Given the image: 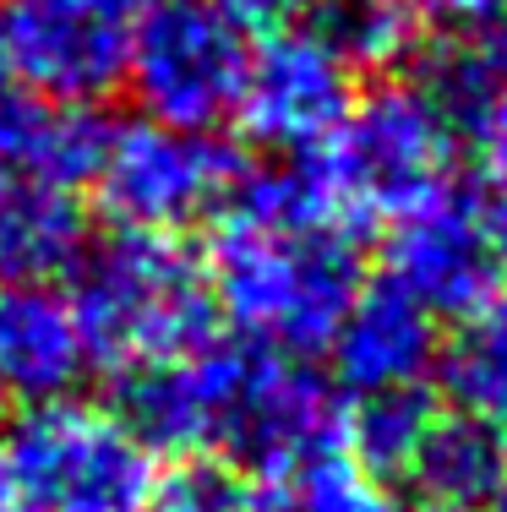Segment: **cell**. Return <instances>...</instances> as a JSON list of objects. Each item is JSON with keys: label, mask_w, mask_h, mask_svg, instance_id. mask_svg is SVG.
I'll use <instances>...</instances> for the list:
<instances>
[{"label": "cell", "mask_w": 507, "mask_h": 512, "mask_svg": "<svg viewBox=\"0 0 507 512\" xmlns=\"http://www.w3.org/2000/svg\"><path fill=\"white\" fill-rule=\"evenodd\" d=\"M202 273L251 344L295 360L322 355L366 289L355 224L338 218L306 158L235 180Z\"/></svg>", "instance_id": "cell-1"}, {"label": "cell", "mask_w": 507, "mask_h": 512, "mask_svg": "<svg viewBox=\"0 0 507 512\" xmlns=\"http://www.w3.org/2000/svg\"><path fill=\"white\" fill-rule=\"evenodd\" d=\"M66 300L88 365H104L115 382L202 349L219 322L208 273L175 235L115 229L99 246H82Z\"/></svg>", "instance_id": "cell-2"}, {"label": "cell", "mask_w": 507, "mask_h": 512, "mask_svg": "<svg viewBox=\"0 0 507 512\" xmlns=\"http://www.w3.org/2000/svg\"><path fill=\"white\" fill-rule=\"evenodd\" d=\"M453 137L426 104L420 88L382 82L366 99L349 104L344 126L328 137V148L311 153L328 202L344 224H393L415 213L420 202L453 191Z\"/></svg>", "instance_id": "cell-3"}, {"label": "cell", "mask_w": 507, "mask_h": 512, "mask_svg": "<svg viewBox=\"0 0 507 512\" xmlns=\"http://www.w3.org/2000/svg\"><path fill=\"white\" fill-rule=\"evenodd\" d=\"M6 469L22 512H142L159 463L115 409L55 398L11 425Z\"/></svg>", "instance_id": "cell-4"}, {"label": "cell", "mask_w": 507, "mask_h": 512, "mask_svg": "<svg viewBox=\"0 0 507 512\" xmlns=\"http://www.w3.org/2000/svg\"><path fill=\"white\" fill-rule=\"evenodd\" d=\"M344 404L311 365L262 344L235 349L213 453L262 491H284L300 469L344 447Z\"/></svg>", "instance_id": "cell-5"}, {"label": "cell", "mask_w": 507, "mask_h": 512, "mask_svg": "<svg viewBox=\"0 0 507 512\" xmlns=\"http://www.w3.org/2000/svg\"><path fill=\"white\" fill-rule=\"evenodd\" d=\"M251 39L219 0H153L131 44L126 82L142 120L175 131H219L235 120Z\"/></svg>", "instance_id": "cell-6"}, {"label": "cell", "mask_w": 507, "mask_h": 512, "mask_svg": "<svg viewBox=\"0 0 507 512\" xmlns=\"http://www.w3.org/2000/svg\"><path fill=\"white\" fill-rule=\"evenodd\" d=\"M240 180L235 148L213 131H175L159 120L110 126L93 169V197L104 218L131 235H175L208 218Z\"/></svg>", "instance_id": "cell-7"}, {"label": "cell", "mask_w": 507, "mask_h": 512, "mask_svg": "<svg viewBox=\"0 0 507 512\" xmlns=\"http://www.w3.org/2000/svg\"><path fill=\"white\" fill-rule=\"evenodd\" d=\"M153 0H6L0 44L33 99L93 109L126 82Z\"/></svg>", "instance_id": "cell-8"}, {"label": "cell", "mask_w": 507, "mask_h": 512, "mask_svg": "<svg viewBox=\"0 0 507 512\" xmlns=\"http://www.w3.org/2000/svg\"><path fill=\"white\" fill-rule=\"evenodd\" d=\"M349 104H355V71L317 28L289 22L251 50L235 115L251 142L289 158H311L344 126Z\"/></svg>", "instance_id": "cell-9"}, {"label": "cell", "mask_w": 507, "mask_h": 512, "mask_svg": "<svg viewBox=\"0 0 507 512\" xmlns=\"http://www.w3.org/2000/svg\"><path fill=\"white\" fill-rule=\"evenodd\" d=\"M382 262H388V284L420 300L431 316L464 322L497 295V251H491L486 213L464 191H442L415 213L393 218Z\"/></svg>", "instance_id": "cell-10"}, {"label": "cell", "mask_w": 507, "mask_h": 512, "mask_svg": "<svg viewBox=\"0 0 507 512\" xmlns=\"http://www.w3.org/2000/svg\"><path fill=\"white\" fill-rule=\"evenodd\" d=\"M420 93L458 153L507 175V11L437 44L420 66Z\"/></svg>", "instance_id": "cell-11"}, {"label": "cell", "mask_w": 507, "mask_h": 512, "mask_svg": "<svg viewBox=\"0 0 507 512\" xmlns=\"http://www.w3.org/2000/svg\"><path fill=\"white\" fill-rule=\"evenodd\" d=\"M328 355H333L338 387H349L355 398L420 387L426 371L442 360L437 316L382 278V284H366L355 295V306L344 311Z\"/></svg>", "instance_id": "cell-12"}, {"label": "cell", "mask_w": 507, "mask_h": 512, "mask_svg": "<svg viewBox=\"0 0 507 512\" xmlns=\"http://www.w3.org/2000/svg\"><path fill=\"white\" fill-rule=\"evenodd\" d=\"M88 371L71 300L50 284H0V398L55 404Z\"/></svg>", "instance_id": "cell-13"}, {"label": "cell", "mask_w": 507, "mask_h": 512, "mask_svg": "<svg viewBox=\"0 0 507 512\" xmlns=\"http://www.w3.org/2000/svg\"><path fill=\"white\" fill-rule=\"evenodd\" d=\"M104 137H110V126L93 109L50 104V99H11L0 109V175L77 191L99 169Z\"/></svg>", "instance_id": "cell-14"}, {"label": "cell", "mask_w": 507, "mask_h": 512, "mask_svg": "<svg viewBox=\"0 0 507 512\" xmlns=\"http://www.w3.org/2000/svg\"><path fill=\"white\" fill-rule=\"evenodd\" d=\"M88 246L71 191L0 175V284H50Z\"/></svg>", "instance_id": "cell-15"}, {"label": "cell", "mask_w": 507, "mask_h": 512, "mask_svg": "<svg viewBox=\"0 0 507 512\" xmlns=\"http://www.w3.org/2000/svg\"><path fill=\"white\" fill-rule=\"evenodd\" d=\"M502 474H507V436L497 425L453 409V414H437V420H431L409 480L426 491V507L475 512L480 502L497 496Z\"/></svg>", "instance_id": "cell-16"}, {"label": "cell", "mask_w": 507, "mask_h": 512, "mask_svg": "<svg viewBox=\"0 0 507 512\" xmlns=\"http://www.w3.org/2000/svg\"><path fill=\"white\" fill-rule=\"evenodd\" d=\"M437 365L458 409L507 431V295L469 311Z\"/></svg>", "instance_id": "cell-17"}, {"label": "cell", "mask_w": 507, "mask_h": 512, "mask_svg": "<svg viewBox=\"0 0 507 512\" xmlns=\"http://www.w3.org/2000/svg\"><path fill=\"white\" fill-rule=\"evenodd\" d=\"M437 414L442 409L431 404L426 387H398V393L360 398L355 414H344V442L355 447L349 458H355L360 469H371L377 480H388V474H409Z\"/></svg>", "instance_id": "cell-18"}, {"label": "cell", "mask_w": 507, "mask_h": 512, "mask_svg": "<svg viewBox=\"0 0 507 512\" xmlns=\"http://www.w3.org/2000/svg\"><path fill=\"white\" fill-rule=\"evenodd\" d=\"M311 28L338 50L349 71L355 66H398L420 39V6L415 0H322Z\"/></svg>", "instance_id": "cell-19"}, {"label": "cell", "mask_w": 507, "mask_h": 512, "mask_svg": "<svg viewBox=\"0 0 507 512\" xmlns=\"http://www.w3.org/2000/svg\"><path fill=\"white\" fill-rule=\"evenodd\" d=\"M284 496H289V512H398L388 496V480L360 469L349 453L317 458L311 469H300L284 485Z\"/></svg>", "instance_id": "cell-20"}, {"label": "cell", "mask_w": 507, "mask_h": 512, "mask_svg": "<svg viewBox=\"0 0 507 512\" xmlns=\"http://www.w3.org/2000/svg\"><path fill=\"white\" fill-rule=\"evenodd\" d=\"M246 507V480L229 463L213 458H186L169 474L153 480V496L142 512H240Z\"/></svg>", "instance_id": "cell-21"}, {"label": "cell", "mask_w": 507, "mask_h": 512, "mask_svg": "<svg viewBox=\"0 0 507 512\" xmlns=\"http://www.w3.org/2000/svg\"><path fill=\"white\" fill-rule=\"evenodd\" d=\"M219 6L240 22V28H268L273 33V28H289L306 0H219Z\"/></svg>", "instance_id": "cell-22"}, {"label": "cell", "mask_w": 507, "mask_h": 512, "mask_svg": "<svg viewBox=\"0 0 507 512\" xmlns=\"http://www.w3.org/2000/svg\"><path fill=\"white\" fill-rule=\"evenodd\" d=\"M415 6L420 11H437V17H453V22H464V28H475V22L507 11V0H415Z\"/></svg>", "instance_id": "cell-23"}, {"label": "cell", "mask_w": 507, "mask_h": 512, "mask_svg": "<svg viewBox=\"0 0 507 512\" xmlns=\"http://www.w3.org/2000/svg\"><path fill=\"white\" fill-rule=\"evenodd\" d=\"M486 229H491V251H497V267H507V186L497 191V202L486 207Z\"/></svg>", "instance_id": "cell-24"}, {"label": "cell", "mask_w": 507, "mask_h": 512, "mask_svg": "<svg viewBox=\"0 0 507 512\" xmlns=\"http://www.w3.org/2000/svg\"><path fill=\"white\" fill-rule=\"evenodd\" d=\"M0 512H22V496H17V485H11L6 458H0Z\"/></svg>", "instance_id": "cell-25"}, {"label": "cell", "mask_w": 507, "mask_h": 512, "mask_svg": "<svg viewBox=\"0 0 507 512\" xmlns=\"http://www.w3.org/2000/svg\"><path fill=\"white\" fill-rule=\"evenodd\" d=\"M11 88H17V77H11V60H6V44H0V109H6L11 99H17V93H11Z\"/></svg>", "instance_id": "cell-26"}, {"label": "cell", "mask_w": 507, "mask_h": 512, "mask_svg": "<svg viewBox=\"0 0 507 512\" xmlns=\"http://www.w3.org/2000/svg\"><path fill=\"white\" fill-rule=\"evenodd\" d=\"M491 512H507V474H502V485H497V496H491Z\"/></svg>", "instance_id": "cell-27"}, {"label": "cell", "mask_w": 507, "mask_h": 512, "mask_svg": "<svg viewBox=\"0 0 507 512\" xmlns=\"http://www.w3.org/2000/svg\"><path fill=\"white\" fill-rule=\"evenodd\" d=\"M420 512H453V507H420Z\"/></svg>", "instance_id": "cell-28"}]
</instances>
